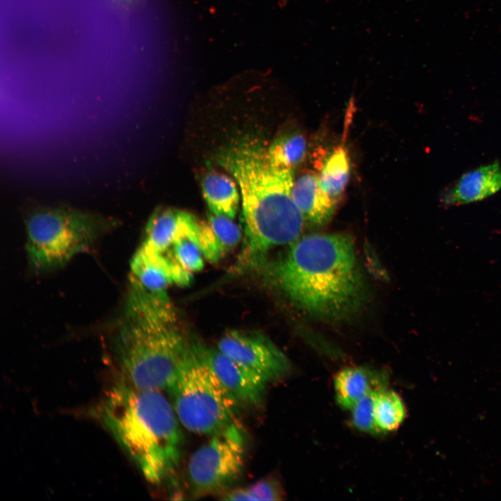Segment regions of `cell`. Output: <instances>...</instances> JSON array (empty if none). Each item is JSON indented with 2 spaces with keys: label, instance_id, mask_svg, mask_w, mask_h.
Wrapping results in <instances>:
<instances>
[{
  "label": "cell",
  "instance_id": "1",
  "mask_svg": "<svg viewBox=\"0 0 501 501\" xmlns=\"http://www.w3.org/2000/svg\"><path fill=\"white\" fill-rule=\"evenodd\" d=\"M290 245L270 272L292 302L328 321L345 320L361 310L367 288L349 235L313 234Z\"/></svg>",
  "mask_w": 501,
  "mask_h": 501
},
{
  "label": "cell",
  "instance_id": "2",
  "mask_svg": "<svg viewBox=\"0 0 501 501\" xmlns=\"http://www.w3.org/2000/svg\"><path fill=\"white\" fill-rule=\"evenodd\" d=\"M113 345L122 380L138 389L163 392L190 356L193 340L166 291L148 290L130 278Z\"/></svg>",
  "mask_w": 501,
  "mask_h": 501
},
{
  "label": "cell",
  "instance_id": "3",
  "mask_svg": "<svg viewBox=\"0 0 501 501\" xmlns=\"http://www.w3.org/2000/svg\"><path fill=\"white\" fill-rule=\"evenodd\" d=\"M217 159L240 187L246 232L244 264L299 238L305 219L292 198L294 170L273 164L267 149L255 139L234 143Z\"/></svg>",
  "mask_w": 501,
  "mask_h": 501
},
{
  "label": "cell",
  "instance_id": "4",
  "mask_svg": "<svg viewBox=\"0 0 501 501\" xmlns=\"http://www.w3.org/2000/svg\"><path fill=\"white\" fill-rule=\"evenodd\" d=\"M98 415L146 480L159 484L178 468L181 424L161 391L138 389L120 379L106 392Z\"/></svg>",
  "mask_w": 501,
  "mask_h": 501
},
{
  "label": "cell",
  "instance_id": "5",
  "mask_svg": "<svg viewBox=\"0 0 501 501\" xmlns=\"http://www.w3.org/2000/svg\"><path fill=\"white\" fill-rule=\"evenodd\" d=\"M119 223L116 218L76 208H33L25 221L29 263L40 273L59 269Z\"/></svg>",
  "mask_w": 501,
  "mask_h": 501
},
{
  "label": "cell",
  "instance_id": "6",
  "mask_svg": "<svg viewBox=\"0 0 501 501\" xmlns=\"http://www.w3.org/2000/svg\"><path fill=\"white\" fill-rule=\"evenodd\" d=\"M166 391L181 425L192 433L212 436L237 422L239 406L198 356L193 345Z\"/></svg>",
  "mask_w": 501,
  "mask_h": 501
},
{
  "label": "cell",
  "instance_id": "7",
  "mask_svg": "<svg viewBox=\"0 0 501 501\" xmlns=\"http://www.w3.org/2000/svg\"><path fill=\"white\" fill-rule=\"evenodd\" d=\"M244 463V437L234 422L212 435L191 455L188 475L193 495H208L230 488L242 475Z\"/></svg>",
  "mask_w": 501,
  "mask_h": 501
},
{
  "label": "cell",
  "instance_id": "8",
  "mask_svg": "<svg viewBox=\"0 0 501 501\" xmlns=\"http://www.w3.org/2000/svg\"><path fill=\"white\" fill-rule=\"evenodd\" d=\"M217 348L267 383L283 379L289 372V363L286 356L262 334L230 331L218 340Z\"/></svg>",
  "mask_w": 501,
  "mask_h": 501
},
{
  "label": "cell",
  "instance_id": "9",
  "mask_svg": "<svg viewBox=\"0 0 501 501\" xmlns=\"http://www.w3.org/2000/svg\"><path fill=\"white\" fill-rule=\"evenodd\" d=\"M193 348L225 390L240 406H258L264 401L267 383L217 347L193 340Z\"/></svg>",
  "mask_w": 501,
  "mask_h": 501
},
{
  "label": "cell",
  "instance_id": "10",
  "mask_svg": "<svg viewBox=\"0 0 501 501\" xmlns=\"http://www.w3.org/2000/svg\"><path fill=\"white\" fill-rule=\"evenodd\" d=\"M130 269V278L156 292L166 291L174 284L188 285L192 278V273L180 265L171 248L161 253L143 244L132 257Z\"/></svg>",
  "mask_w": 501,
  "mask_h": 501
},
{
  "label": "cell",
  "instance_id": "11",
  "mask_svg": "<svg viewBox=\"0 0 501 501\" xmlns=\"http://www.w3.org/2000/svg\"><path fill=\"white\" fill-rule=\"evenodd\" d=\"M501 190V164L494 161L462 175L440 195L444 207L458 206L486 199Z\"/></svg>",
  "mask_w": 501,
  "mask_h": 501
},
{
  "label": "cell",
  "instance_id": "12",
  "mask_svg": "<svg viewBox=\"0 0 501 501\" xmlns=\"http://www.w3.org/2000/svg\"><path fill=\"white\" fill-rule=\"evenodd\" d=\"M239 227L232 219L213 213L207 221H199L197 238L203 257L216 263L233 250L241 240Z\"/></svg>",
  "mask_w": 501,
  "mask_h": 501
},
{
  "label": "cell",
  "instance_id": "13",
  "mask_svg": "<svg viewBox=\"0 0 501 501\" xmlns=\"http://www.w3.org/2000/svg\"><path fill=\"white\" fill-rule=\"evenodd\" d=\"M292 198L305 221L317 226L330 221L338 202L324 192L319 177L312 173L303 174L294 182Z\"/></svg>",
  "mask_w": 501,
  "mask_h": 501
},
{
  "label": "cell",
  "instance_id": "14",
  "mask_svg": "<svg viewBox=\"0 0 501 501\" xmlns=\"http://www.w3.org/2000/svg\"><path fill=\"white\" fill-rule=\"evenodd\" d=\"M383 377L364 367H347L334 376L335 398L339 405L350 410L360 399L370 392L384 388Z\"/></svg>",
  "mask_w": 501,
  "mask_h": 501
},
{
  "label": "cell",
  "instance_id": "15",
  "mask_svg": "<svg viewBox=\"0 0 501 501\" xmlns=\"http://www.w3.org/2000/svg\"><path fill=\"white\" fill-rule=\"evenodd\" d=\"M187 213L172 208L156 209L147 222L145 240L142 244L161 253L171 248Z\"/></svg>",
  "mask_w": 501,
  "mask_h": 501
},
{
  "label": "cell",
  "instance_id": "16",
  "mask_svg": "<svg viewBox=\"0 0 501 501\" xmlns=\"http://www.w3.org/2000/svg\"><path fill=\"white\" fill-rule=\"evenodd\" d=\"M202 190L212 213L232 219L235 217L239 196L232 179L223 174L209 173L202 180Z\"/></svg>",
  "mask_w": 501,
  "mask_h": 501
},
{
  "label": "cell",
  "instance_id": "17",
  "mask_svg": "<svg viewBox=\"0 0 501 501\" xmlns=\"http://www.w3.org/2000/svg\"><path fill=\"white\" fill-rule=\"evenodd\" d=\"M198 223L199 221L188 212L171 247L180 265L191 273L200 271L204 267V257L197 238Z\"/></svg>",
  "mask_w": 501,
  "mask_h": 501
},
{
  "label": "cell",
  "instance_id": "18",
  "mask_svg": "<svg viewBox=\"0 0 501 501\" xmlns=\"http://www.w3.org/2000/svg\"><path fill=\"white\" fill-rule=\"evenodd\" d=\"M350 159L342 146L336 147L323 161L319 175L320 185L331 198L339 201L350 175Z\"/></svg>",
  "mask_w": 501,
  "mask_h": 501
},
{
  "label": "cell",
  "instance_id": "19",
  "mask_svg": "<svg viewBox=\"0 0 501 501\" xmlns=\"http://www.w3.org/2000/svg\"><path fill=\"white\" fill-rule=\"evenodd\" d=\"M406 415L405 404L395 391L382 388L375 392L374 416L379 433L396 430Z\"/></svg>",
  "mask_w": 501,
  "mask_h": 501
},
{
  "label": "cell",
  "instance_id": "20",
  "mask_svg": "<svg viewBox=\"0 0 501 501\" xmlns=\"http://www.w3.org/2000/svg\"><path fill=\"white\" fill-rule=\"evenodd\" d=\"M307 143L300 133L293 132L282 135L275 139L267 149L270 160L276 166L293 169L305 158Z\"/></svg>",
  "mask_w": 501,
  "mask_h": 501
},
{
  "label": "cell",
  "instance_id": "21",
  "mask_svg": "<svg viewBox=\"0 0 501 501\" xmlns=\"http://www.w3.org/2000/svg\"><path fill=\"white\" fill-rule=\"evenodd\" d=\"M226 500H281L284 492L278 480L274 477L262 479L246 487L228 491L223 495Z\"/></svg>",
  "mask_w": 501,
  "mask_h": 501
},
{
  "label": "cell",
  "instance_id": "22",
  "mask_svg": "<svg viewBox=\"0 0 501 501\" xmlns=\"http://www.w3.org/2000/svg\"><path fill=\"white\" fill-rule=\"evenodd\" d=\"M376 391L370 392L363 397L350 409L352 424L363 432L373 434L379 433L376 425L374 416V395Z\"/></svg>",
  "mask_w": 501,
  "mask_h": 501
}]
</instances>
